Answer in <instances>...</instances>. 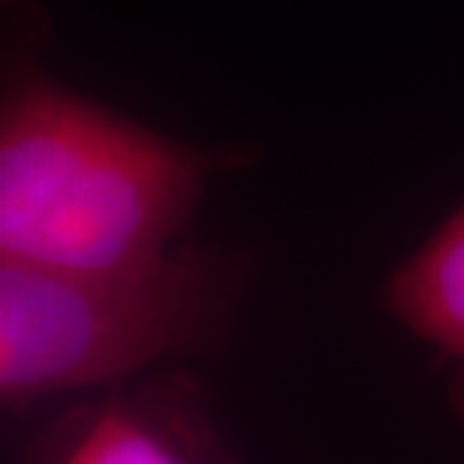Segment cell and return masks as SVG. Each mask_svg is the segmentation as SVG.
<instances>
[{
    "mask_svg": "<svg viewBox=\"0 0 464 464\" xmlns=\"http://www.w3.org/2000/svg\"><path fill=\"white\" fill-rule=\"evenodd\" d=\"M18 464H238L206 386L163 368L67 407Z\"/></svg>",
    "mask_w": 464,
    "mask_h": 464,
    "instance_id": "cell-3",
    "label": "cell"
},
{
    "mask_svg": "<svg viewBox=\"0 0 464 464\" xmlns=\"http://www.w3.org/2000/svg\"><path fill=\"white\" fill-rule=\"evenodd\" d=\"M377 304L434 353L452 420L464 434V199L386 275Z\"/></svg>",
    "mask_w": 464,
    "mask_h": 464,
    "instance_id": "cell-4",
    "label": "cell"
},
{
    "mask_svg": "<svg viewBox=\"0 0 464 464\" xmlns=\"http://www.w3.org/2000/svg\"><path fill=\"white\" fill-rule=\"evenodd\" d=\"M247 275L241 254L190 241L118 272L0 263V398L100 392L218 350Z\"/></svg>",
    "mask_w": 464,
    "mask_h": 464,
    "instance_id": "cell-2",
    "label": "cell"
},
{
    "mask_svg": "<svg viewBox=\"0 0 464 464\" xmlns=\"http://www.w3.org/2000/svg\"><path fill=\"white\" fill-rule=\"evenodd\" d=\"M245 148H202L36 72L0 106V263L118 272L184 245L215 175Z\"/></svg>",
    "mask_w": 464,
    "mask_h": 464,
    "instance_id": "cell-1",
    "label": "cell"
}]
</instances>
